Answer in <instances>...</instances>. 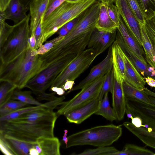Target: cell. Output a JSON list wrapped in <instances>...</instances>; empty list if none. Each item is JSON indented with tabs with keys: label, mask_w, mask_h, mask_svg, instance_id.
<instances>
[{
	"label": "cell",
	"mask_w": 155,
	"mask_h": 155,
	"mask_svg": "<svg viewBox=\"0 0 155 155\" xmlns=\"http://www.w3.org/2000/svg\"><path fill=\"white\" fill-rule=\"evenodd\" d=\"M99 2H101V1H102V0H99Z\"/></svg>",
	"instance_id": "55"
},
{
	"label": "cell",
	"mask_w": 155,
	"mask_h": 155,
	"mask_svg": "<svg viewBox=\"0 0 155 155\" xmlns=\"http://www.w3.org/2000/svg\"><path fill=\"white\" fill-rule=\"evenodd\" d=\"M33 0H20L21 3L28 10L29 9V5L31 2Z\"/></svg>",
	"instance_id": "50"
},
{
	"label": "cell",
	"mask_w": 155,
	"mask_h": 155,
	"mask_svg": "<svg viewBox=\"0 0 155 155\" xmlns=\"http://www.w3.org/2000/svg\"><path fill=\"white\" fill-rule=\"evenodd\" d=\"M143 90L149 96L155 97V92H153L145 87L144 88Z\"/></svg>",
	"instance_id": "52"
},
{
	"label": "cell",
	"mask_w": 155,
	"mask_h": 155,
	"mask_svg": "<svg viewBox=\"0 0 155 155\" xmlns=\"http://www.w3.org/2000/svg\"><path fill=\"white\" fill-rule=\"evenodd\" d=\"M74 84V81H68L65 82L62 88L65 91L71 90L73 88V85Z\"/></svg>",
	"instance_id": "48"
},
{
	"label": "cell",
	"mask_w": 155,
	"mask_h": 155,
	"mask_svg": "<svg viewBox=\"0 0 155 155\" xmlns=\"http://www.w3.org/2000/svg\"><path fill=\"white\" fill-rule=\"evenodd\" d=\"M49 0H33L29 5L30 36H35V29L47 9Z\"/></svg>",
	"instance_id": "19"
},
{
	"label": "cell",
	"mask_w": 155,
	"mask_h": 155,
	"mask_svg": "<svg viewBox=\"0 0 155 155\" xmlns=\"http://www.w3.org/2000/svg\"><path fill=\"white\" fill-rule=\"evenodd\" d=\"M5 21L0 20V48L2 47L7 41L12 32L14 25H10Z\"/></svg>",
	"instance_id": "37"
},
{
	"label": "cell",
	"mask_w": 155,
	"mask_h": 155,
	"mask_svg": "<svg viewBox=\"0 0 155 155\" xmlns=\"http://www.w3.org/2000/svg\"><path fill=\"white\" fill-rule=\"evenodd\" d=\"M78 54H69L54 61L30 80L25 87L29 89L37 95L45 92Z\"/></svg>",
	"instance_id": "6"
},
{
	"label": "cell",
	"mask_w": 155,
	"mask_h": 155,
	"mask_svg": "<svg viewBox=\"0 0 155 155\" xmlns=\"http://www.w3.org/2000/svg\"><path fill=\"white\" fill-rule=\"evenodd\" d=\"M155 155L151 150L143 147L134 144H127L121 151H118L112 155Z\"/></svg>",
	"instance_id": "29"
},
{
	"label": "cell",
	"mask_w": 155,
	"mask_h": 155,
	"mask_svg": "<svg viewBox=\"0 0 155 155\" xmlns=\"http://www.w3.org/2000/svg\"><path fill=\"white\" fill-rule=\"evenodd\" d=\"M118 151L113 147H98L94 149H87L79 153H73V155H112Z\"/></svg>",
	"instance_id": "34"
},
{
	"label": "cell",
	"mask_w": 155,
	"mask_h": 155,
	"mask_svg": "<svg viewBox=\"0 0 155 155\" xmlns=\"http://www.w3.org/2000/svg\"><path fill=\"white\" fill-rule=\"evenodd\" d=\"M114 72L113 68L105 76L102 86L99 95V98L101 101L104 94L108 92L112 93L113 88Z\"/></svg>",
	"instance_id": "35"
},
{
	"label": "cell",
	"mask_w": 155,
	"mask_h": 155,
	"mask_svg": "<svg viewBox=\"0 0 155 155\" xmlns=\"http://www.w3.org/2000/svg\"><path fill=\"white\" fill-rule=\"evenodd\" d=\"M126 113L139 117L143 124L155 132V105L139 100L126 98Z\"/></svg>",
	"instance_id": "9"
},
{
	"label": "cell",
	"mask_w": 155,
	"mask_h": 155,
	"mask_svg": "<svg viewBox=\"0 0 155 155\" xmlns=\"http://www.w3.org/2000/svg\"><path fill=\"white\" fill-rule=\"evenodd\" d=\"M28 10L20 0H11L5 10L0 12V18L5 20H11L16 24L27 16L26 13Z\"/></svg>",
	"instance_id": "18"
},
{
	"label": "cell",
	"mask_w": 155,
	"mask_h": 155,
	"mask_svg": "<svg viewBox=\"0 0 155 155\" xmlns=\"http://www.w3.org/2000/svg\"><path fill=\"white\" fill-rule=\"evenodd\" d=\"M113 69L124 79L125 73V64L121 48L115 41L111 46Z\"/></svg>",
	"instance_id": "26"
},
{
	"label": "cell",
	"mask_w": 155,
	"mask_h": 155,
	"mask_svg": "<svg viewBox=\"0 0 155 155\" xmlns=\"http://www.w3.org/2000/svg\"><path fill=\"white\" fill-rule=\"evenodd\" d=\"M115 4L124 23L142 47V40L140 25L127 0H115Z\"/></svg>",
	"instance_id": "11"
},
{
	"label": "cell",
	"mask_w": 155,
	"mask_h": 155,
	"mask_svg": "<svg viewBox=\"0 0 155 155\" xmlns=\"http://www.w3.org/2000/svg\"><path fill=\"white\" fill-rule=\"evenodd\" d=\"M113 63L111 46L105 57L93 67L88 75L78 84L73 87L67 93L81 89L99 78L105 76L112 68Z\"/></svg>",
	"instance_id": "10"
},
{
	"label": "cell",
	"mask_w": 155,
	"mask_h": 155,
	"mask_svg": "<svg viewBox=\"0 0 155 155\" xmlns=\"http://www.w3.org/2000/svg\"><path fill=\"white\" fill-rule=\"evenodd\" d=\"M65 95L62 96L52 101H48L40 105L24 107L8 115L0 117V122L7 121L16 118L24 114L44 108L54 109L60 105L65 99Z\"/></svg>",
	"instance_id": "21"
},
{
	"label": "cell",
	"mask_w": 155,
	"mask_h": 155,
	"mask_svg": "<svg viewBox=\"0 0 155 155\" xmlns=\"http://www.w3.org/2000/svg\"><path fill=\"white\" fill-rule=\"evenodd\" d=\"M124 126L147 146L155 149V132L143 125L137 127L131 122L123 123Z\"/></svg>",
	"instance_id": "23"
},
{
	"label": "cell",
	"mask_w": 155,
	"mask_h": 155,
	"mask_svg": "<svg viewBox=\"0 0 155 155\" xmlns=\"http://www.w3.org/2000/svg\"><path fill=\"white\" fill-rule=\"evenodd\" d=\"M123 89L126 98H130L139 100L149 104H152L149 96L143 90H140L124 81Z\"/></svg>",
	"instance_id": "27"
},
{
	"label": "cell",
	"mask_w": 155,
	"mask_h": 155,
	"mask_svg": "<svg viewBox=\"0 0 155 155\" xmlns=\"http://www.w3.org/2000/svg\"><path fill=\"white\" fill-rule=\"evenodd\" d=\"M115 41L141 74H142L143 76L151 77L155 80V69L148 64H146L142 62L129 49L124 42L117 30Z\"/></svg>",
	"instance_id": "15"
},
{
	"label": "cell",
	"mask_w": 155,
	"mask_h": 155,
	"mask_svg": "<svg viewBox=\"0 0 155 155\" xmlns=\"http://www.w3.org/2000/svg\"><path fill=\"white\" fill-rule=\"evenodd\" d=\"M96 1L97 0H66L42 20V44L67 23L80 16Z\"/></svg>",
	"instance_id": "3"
},
{
	"label": "cell",
	"mask_w": 155,
	"mask_h": 155,
	"mask_svg": "<svg viewBox=\"0 0 155 155\" xmlns=\"http://www.w3.org/2000/svg\"><path fill=\"white\" fill-rule=\"evenodd\" d=\"M64 37L58 35L51 40L45 42L44 44L40 45L38 48L36 50V54L41 55L47 53L62 40Z\"/></svg>",
	"instance_id": "38"
},
{
	"label": "cell",
	"mask_w": 155,
	"mask_h": 155,
	"mask_svg": "<svg viewBox=\"0 0 155 155\" xmlns=\"http://www.w3.org/2000/svg\"><path fill=\"white\" fill-rule=\"evenodd\" d=\"M35 148L39 155H60L61 143L54 137H41L36 141Z\"/></svg>",
	"instance_id": "20"
},
{
	"label": "cell",
	"mask_w": 155,
	"mask_h": 155,
	"mask_svg": "<svg viewBox=\"0 0 155 155\" xmlns=\"http://www.w3.org/2000/svg\"><path fill=\"white\" fill-rule=\"evenodd\" d=\"M68 132V130H64V134L63 137V140L66 144V146L67 145L68 142V138L67 137Z\"/></svg>",
	"instance_id": "53"
},
{
	"label": "cell",
	"mask_w": 155,
	"mask_h": 155,
	"mask_svg": "<svg viewBox=\"0 0 155 155\" xmlns=\"http://www.w3.org/2000/svg\"><path fill=\"white\" fill-rule=\"evenodd\" d=\"M117 31L111 33L95 28L92 33L87 48L93 49L97 57L112 45L116 40Z\"/></svg>",
	"instance_id": "13"
},
{
	"label": "cell",
	"mask_w": 155,
	"mask_h": 155,
	"mask_svg": "<svg viewBox=\"0 0 155 155\" xmlns=\"http://www.w3.org/2000/svg\"><path fill=\"white\" fill-rule=\"evenodd\" d=\"M117 30L124 42L127 47L143 63L148 64L144 58V51L142 47L129 30L120 16Z\"/></svg>",
	"instance_id": "16"
},
{
	"label": "cell",
	"mask_w": 155,
	"mask_h": 155,
	"mask_svg": "<svg viewBox=\"0 0 155 155\" xmlns=\"http://www.w3.org/2000/svg\"><path fill=\"white\" fill-rule=\"evenodd\" d=\"M29 14L22 21L14 24L13 30L7 41L0 48V64L12 61L27 48L30 36Z\"/></svg>",
	"instance_id": "5"
},
{
	"label": "cell",
	"mask_w": 155,
	"mask_h": 155,
	"mask_svg": "<svg viewBox=\"0 0 155 155\" xmlns=\"http://www.w3.org/2000/svg\"><path fill=\"white\" fill-rule=\"evenodd\" d=\"M122 133L120 126L109 124L94 127L68 136L66 147L85 145L109 146L117 140Z\"/></svg>",
	"instance_id": "4"
},
{
	"label": "cell",
	"mask_w": 155,
	"mask_h": 155,
	"mask_svg": "<svg viewBox=\"0 0 155 155\" xmlns=\"http://www.w3.org/2000/svg\"><path fill=\"white\" fill-rule=\"evenodd\" d=\"M69 32L64 25L61 27L57 32L59 36L64 37Z\"/></svg>",
	"instance_id": "49"
},
{
	"label": "cell",
	"mask_w": 155,
	"mask_h": 155,
	"mask_svg": "<svg viewBox=\"0 0 155 155\" xmlns=\"http://www.w3.org/2000/svg\"><path fill=\"white\" fill-rule=\"evenodd\" d=\"M27 105L19 101L11 99L0 106V117L10 114Z\"/></svg>",
	"instance_id": "32"
},
{
	"label": "cell",
	"mask_w": 155,
	"mask_h": 155,
	"mask_svg": "<svg viewBox=\"0 0 155 155\" xmlns=\"http://www.w3.org/2000/svg\"><path fill=\"white\" fill-rule=\"evenodd\" d=\"M145 27L147 34L155 48V15L145 21Z\"/></svg>",
	"instance_id": "39"
},
{
	"label": "cell",
	"mask_w": 155,
	"mask_h": 155,
	"mask_svg": "<svg viewBox=\"0 0 155 155\" xmlns=\"http://www.w3.org/2000/svg\"><path fill=\"white\" fill-rule=\"evenodd\" d=\"M123 56L125 64L124 81L140 90H143L146 83L144 78L123 51Z\"/></svg>",
	"instance_id": "17"
},
{
	"label": "cell",
	"mask_w": 155,
	"mask_h": 155,
	"mask_svg": "<svg viewBox=\"0 0 155 155\" xmlns=\"http://www.w3.org/2000/svg\"><path fill=\"white\" fill-rule=\"evenodd\" d=\"M131 123L137 127H140L143 125L141 119L137 117H134L131 119Z\"/></svg>",
	"instance_id": "45"
},
{
	"label": "cell",
	"mask_w": 155,
	"mask_h": 155,
	"mask_svg": "<svg viewBox=\"0 0 155 155\" xmlns=\"http://www.w3.org/2000/svg\"><path fill=\"white\" fill-rule=\"evenodd\" d=\"M0 149L4 154L15 155L10 147L4 139L3 136L0 134Z\"/></svg>",
	"instance_id": "42"
},
{
	"label": "cell",
	"mask_w": 155,
	"mask_h": 155,
	"mask_svg": "<svg viewBox=\"0 0 155 155\" xmlns=\"http://www.w3.org/2000/svg\"><path fill=\"white\" fill-rule=\"evenodd\" d=\"M105 76L82 89L79 92L70 100L63 101L56 112L58 116H65L72 110L98 97Z\"/></svg>",
	"instance_id": "8"
},
{
	"label": "cell",
	"mask_w": 155,
	"mask_h": 155,
	"mask_svg": "<svg viewBox=\"0 0 155 155\" xmlns=\"http://www.w3.org/2000/svg\"><path fill=\"white\" fill-rule=\"evenodd\" d=\"M53 109L44 108L27 113L11 120L0 122V131L29 142L41 137H54L58 117Z\"/></svg>",
	"instance_id": "1"
},
{
	"label": "cell",
	"mask_w": 155,
	"mask_h": 155,
	"mask_svg": "<svg viewBox=\"0 0 155 155\" xmlns=\"http://www.w3.org/2000/svg\"><path fill=\"white\" fill-rule=\"evenodd\" d=\"M127 1L140 26L145 25V19L141 10L137 0Z\"/></svg>",
	"instance_id": "36"
},
{
	"label": "cell",
	"mask_w": 155,
	"mask_h": 155,
	"mask_svg": "<svg viewBox=\"0 0 155 155\" xmlns=\"http://www.w3.org/2000/svg\"><path fill=\"white\" fill-rule=\"evenodd\" d=\"M80 16L70 21L64 25L69 32L70 31L75 25L79 18Z\"/></svg>",
	"instance_id": "44"
},
{
	"label": "cell",
	"mask_w": 155,
	"mask_h": 155,
	"mask_svg": "<svg viewBox=\"0 0 155 155\" xmlns=\"http://www.w3.org/2000/svg\"><path fill=\"white\" fill-rule=\"evenodd\" d=\"M0 134L8 144L15 155H28L30 148L35 147L36 142L26 141L14 137L3 133Z\"/></svg>",
	"instance_id": "24"
},
{
	"label": "cell",
	"mask_w": 155,
	"mask_h": 155,
	"mask_svg": "<svg viewBox=\"0 0 155 155\" xmlns=\"http://www.w3.org/2000/svg\"><path fill=\"white\" fill-rule=\"evenodd\" d=\"M66 0H49L47 9L43 17V20L45 19L52 12Z\"/></svg>",
	"instance_id": "41"
},
{
	"label": "cell",
	"mask_w": 155,
	"mask_h": 155,
	"mask_svg": "<svg viewBox=\"0 0 155 155\" xmlns=\"http://www.w3.org/2000/svg\"><path fill=\"white\" fill-rule=\"evenodd\" d=\"M0 106L11 99L16 86L6 81H0Z\"/></svg>",
	"instance_id": "30"
},
{
	"label": "cell",
	"mask_w": 155,
	"mask_h": 155,
	"mask_svg": "<svg viewBox=\"0 0 155 155\" xmlns=\"http://www.w3.org/2000/svg\"><path fill=\"white\" fill-rule=\"evenodd\" d=\"M113 0H108L107 10L111 18L118 26L120 15L116 5L113 3Z\"/></svg>",
	"instance_id": "40"
},
{
	"label": "cell",
	"mask_w": 155,
	"mask_h": 155,
	"mask_svg": "<svg viewBox=\"0 0 155 155\" xmlns=\"http://www.w3.org/2000/svg\"><path fill=\"white\" fill-rule=\"evenodd\" d=\"M113 72L112 107L117 120L120 121L124 118L126 113V99L123 86L124 79L116 71L113 70Z\"/></svg>",
	"instance_id": "12"
},
{
	"label": "cell",
	"mask_w": 155,
	"mask_h": 155,
	"mask_svg": "<svg viewBox=\"0 0 155 155\" xmlns=\"http://www.w3.org/2000/svg\"><path fill=\"white\" fill-rule=\"evenodd\" d=\"M42 64L36 50L28 46L12 61L6 64H0V81L10 82L18 89H21L41 71Z\"/></svg>",
	"instance_id": "2"
},
{
	"label": "cell",
	"mask_w": 155,
	"mask_h": 155,
	"mask_svg": "<svg viewBox=\"0 0 155 155\" xmlns=\"http://www.w3.org/2000/svg\"><path fill=\"white\" fill-rule=\"evenodd\" d=\"M55 92L51 93H46L45 92L37 95L38 98L39 100H46L50 101L57 99L58 97L55 96Z\"/></svg>",
	"instance_id": "43"
},
{
	"label": "cell",
	"mask_w": 155,
	"mask_h": 155,
	"mask_svg": "<svg viewBox=\"0 0 155 155\" xmlns=\"http://www.w3.org/2000/svg\"><path fill=\"white\" fill-rule=\"evenodd\" d=\"M108 0L100 2V9L95 28L98 30L113 33L117 30L118 26L110 17L107 10Z\"/></svg>",
	"instance_id": "22"
},
{
	"label": "cell",
	"mask_w": 155,
	"mask_h": 155,
	"mask_svg": "<svg viewBox=\"0 0 155 155\" xmlns=\"http://www.w3.org/2000/svg\"><path fill=\"white\" fill-rule=\"evenodd\" d=\"M96 58L94 51L91 48H87L78 54L58 76L50 87L62 88L67 81H74L89 67Z\"/></svg>",
	"instance_id": "7"
},
{
	"label": "cell",
	"mask_w": 155,
	"mask_h": 155,
	"mask_svg": "<svg viewBox=\"0 0 155 155\" xmlns=\"http://www.w3.org/2000/svg\"><path fill=\"white\" fill-rule=\"evenodd\" d=\"M146 83L150 86L155 88V80L151 77L147 76L144 78Z\"/></svg>",
	"instance_id": "47"
},
{
	"label": "cell",
	"mask_w": 155,
	"mask_h": 155,
	"mask_svg": "<svg viewBox=\"0 0 155 155\" xmlns=\"http://www.w3.org/2000/svg\"><path fill=\"white\" fill-rule=\"evenodd\" d=\"M145 20L155 15V0H137Z\"/></svg>",
	"instance_id": "33"
},
{
	"label": "cell",
	"mask_w": 155,
	"mask_h": 155,
	"mask_svg": "<svg viewBox=\"0 0 155 155\" xmlns=\"http://www.w3.org/2000/svg\"><path fill=\"white\" fill-rule=\"evenodd\" d=\"M149 96L152 104L155 105V97L150 96Z\"/></svg>",
	"instance_id": "54"
},
{
	"label": "cell",
	"mask_w": 155,
	"mask_h": 155,
	"mask_svg": "<svg viewBox=\"0 0 155 155\" xmlns=\"http://www.w3.org/2000/svg\"><path fill=\"white\" fill-rule=\"evenodd\" d=\"M31 91H21L15 90L12 97L11 99L18 100L27 104H32L35 106L40 105L41 104L35 99L31 95Z\"/></svg>",
	"instance_id": "31"
},
{
	"label": "cell",
	"mask_w": 155,
	"mask_h": 155,
	"mask_svg": "<svg viewBox=\"0 0 155 155\" xmlns=\"http://www.w3.org/2000/svg\"><path fill=\"white\" fill-rule=\"evenodd\" d=\"M95 114L101 116L110 121L117 120L114 111L113 107H111L110 104L108 93L104 94L100 102L98 109Z\"/></svg>",
	"instance_id": "28"
},
{
	"label": "cell",
	"mask_w": 155,
	"mask_h": 155,
	"mask_svg": "<svg viewBox=\"0 0 155 155\" xmlns=\"http://www.w3.org/2000/svg\"><path fill=\"white\" fill-rule=\"evenodd\" d=\"M100 102L98 97L72 110L65 116L69 122L80 124L95 114L98 109Z\"/></svg>",
	"instance_id": "14"
},
{
	"label": "cell",
	"mask_w": 155,
	"mask_h": 155,
	"mask_svg": "<svg viewBox=\"0 0 155 155\" xmlns=\"http://www.w3.org/2000/svg\"><path fill=\"white\" fill-rule=\"evenodd\" d=\"M50 90L57 93L60 96L63 95L65 93V90L61 87H51L50 88Z\"/></svg>",
	"instance_id": "46"
},
{
	"label": "cell",
	"mask_w": 155,
	"mask_h": 155,
	"mask_svg": "<svg viewBox=\"0 0 155 155\" xmlns=\"http://www.w3.org/2000/svg\"><path fill=\"white\" fill-rule=\"evenodd\" d=\"M29 155H39L35 147H33L30 149L29 151Z\"/></svg>",
	"instance_id": "51"
},
{
	"label": "cell",
	"mask_w": 155,
	"mask_h": 155,
	"mask_svg": "<svg viewBox=\"0 0 155 155\" xmlns=\"http://www.w3.org/2000/svg\"><path fill=\"white\" fill-rule=\"evenodd\" d=\"M140 26L145 60L149 65L155 69V48L147 34L145 25Z\"/></svg>",
	"instance_id": "25"
}]
</instances>
